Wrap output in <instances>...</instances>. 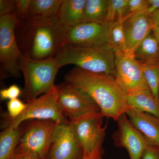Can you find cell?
Listing matches in <instances>:
<instances>
[{"label": "cell", "instance_id": "6da1fadb", "mask_svg": "<svg viewBox=\"0 0 159 159\" xmlns=\"http://www.w3.org/2000/svg\"><path fill=\"white\" fill-rule=\"evenodd\" d=\"M68 83L89 96L99 107L104 117L117 121L131 107L127 95L119 87L115 79L76 67L65 76Z\"/></svg>", "mask_w": 159, "mask_h": 159}, {"label": "cell", "instance_id": "7a4b0ae2", "mask_svg": "<svg viewBox=\"0 0 159 159\" xmlns=\"http://www.w3.org/2000/svg\"><path fill=\"white\" fill-rule=\"evenodd\" d=\"M66 28L56 17L18 21L16 36L23 56L34 60L55 57L61 48Z\"/></svg>", "mask_w": 159, "mask_h": 159}, {"label": "cell", "instance_id": "3957f363", "mask_svg": "<svg viewBox=\"0 0 159 159\" xmlns=\"http://www.w3.org/2000/svg\"><path fill=\"white\" fill-rule=\"evenodd\" d=\"M61 67L73 64L84 70L115 79L116 55L107 44L94 46H68L55 56Z\"/></svg>", "mask_w": 159, "mask_h": 159}, {"label": "cell", "instance_id": "277c9868", "mask_svg": "<svg viewBox=\"0 0 159 159\" xmlns=\"http://www.w3.org/2000/svg\"><path fill=\"white\" fill-rule=\"evenodd\" d=\"M20 67L25 80L21 96L27 102L56 88L55 78L61 68L56 57L34 60L23 56Z\"/></svg>", "mask_w": 159, "mask_h": 159}, {"label": "cell", "instance_id": "5b68a950", "mask_svg": "<svg viewBox=\"0 0 159 159\" xmlns=\"http://www.w3.org/2000/svg\"><path fill=\"white\" fill-rule=\"evenodd\" d=\"M15 16H0V74L1 79L21 76L20 62L23 55L19 47L16 28Z\"/></svg>", "mask_w": 159, "mask_h": 159}, {"label": "cell", "instance_id": "8992f818", "mask_svg": "<svg viewBox=\"0 0 159 159\" xmlns=\"http://www.w3.org/2000/svg\"><path fill=\"white\" fill-rule=\"evenodd\" d=\"M57 85L53 90L27 102L26 107L17 118L10 119L5 115L2 129L18 127L23 122L33 120H50L60 123L67 119L60 110L57 104Z\"/></svg>", "mask_w": 159, "mask_h": 159}, {"label": "cell", "instance_id": "52a82bcc", "mask_svg": "<svg viewBox=\"0 0 159 159\" xmlns=\"http://www.w3.org/2000/svg\"><path fill=\"white\" fill-rule=\"evenodd\" d=\"M24 126L22 135L15 152H29L45 159L52 135L57 123L50 120H30Z\"/></svg>", "mask_w": 159, "mask_h": 159}, {"label": "cell", "instance_id": "ba28073f", "mask_svg": "<svg viewBox=\"0 0 159 159\" xmlns=\"http://www.w3.org/2000/svg\"><path fill=\"white\" fill-rule=\"evenodd\" d=\"M57 88L58 107L69 121L86 114L100 112L99 107L89 96L68 83H62Z\"/></svg>", "mask_w": 159, "mask_h": 159}, {"label": "cell", "instance_id": "9c48e42d", "mask_svg": "<svg viewBox=\"0 0 159 159\" xmlns=\"http://www.w3.org/2000/svg\"><path fill=\"white\" fill-rule=\"evenodd\" d=\"M104 117L101 112H98L86 114L70 121L84 154L91 153L98 145L102 144L107 127V123L102 125Z\"/></svg>", "mask_w": 159, "mask_h": 159}, {"label": "cell", "instance_id": "30bf717a", "mask_svg": "<svg viewBox=\"0 0 159 159\" xmlns=\"http://www.w3.org/2000/svg\"><path fill=\"white\" fill-rule=\"evenodd\" d=\"M115 55V80L126 95L149 89L141 64L136 59L134 54Z\"/></svg>", "mask_w": 159, "mask_h": 159}, {"label": "cell", "instance_id": "8fae6325", "mask_svg": "<svg viewBox=\"0 0 159 159\" xmlns=\"http://www.w3.org/2000/svg\"><path fill=\"white\" fill-rule=\"evenodd\" d=\"M83 149L69 120L57 123L45 159H82Z\"/></svg>", "mask_w": 159, "mask_h": 159}, {"label": "cell", "instance_id": "7c38bea8", "mask_svg": "<svg viewBox=\"0 0 159 159\" xmlns=\"http://www.w3.org/2000/svg\"><path fill=\"white\" fill-rule=\"evenodd\" d=\"M110 25L105 23L84 22L66 28L61 48L66 46H94L107 44Z\"/></svg>", "mask_w": 159, "mask_h": 159}, {"label": "cell", "instance_id": "4fadbf2b", "mask_svg": "<svg viewBox=\"0 0 159 159\" xmlns=\"http://www.w3.org/2000/svg\"><path fill=\"white\" fill-rule=\"evenodd\" d=\"M118 128L113 135L114 144L127 150L129 159H142L145 149L149 146L148 141L131 123L126 114L116 121Z\"/></svg>", "mask_w": 159, "mask_h": 159}, {"label": "cell", "instance_id": "5bb4252c", "mask_svg": "<svg viewBox=\"0 0 159 159\" xmlns=\"http://www.w3.org/2000/svg\"><path fill=\"white\" fill-rule=\"evenodd\" d=\"M129 54L136 48L152 31L151 16L145 12L131 16L123 22Z\"/></svg>", "mask_w": 159, "mask_h": 159}, {"label": "cell", "instance_id": "9a60e30c", "mask_svg": "<svg viewBox=\"0 0 159 159\" xmlns=\"http://www.w3.org/2000/svg\"><path fill=\"white\" fill-rule=\"evenodd\" d=\"M132 125L143 135L149 145L159 148V119L131 108L125 114Z\"/></svg>", "mask_w": 159, "mask_h": 159}, {"label": "cell", "instance_id": "2e32d148", "mask_svg": "<svg viewBox=\"0 0 159 159\" xmlns=\"http://www.w3.org/2000/svg\"><path fill=\"white\" fill-rule=\"evenodd\" d=\"M86 0H63L56 18L60 25L66 28L82 21Z\"/></svg>", "mask_w": 159, "mask_h": 159}, {"label": "cell", "instance_id": "e0dca14e", "mask_svg": "<svg viewBox=\"0 0 159 159\" xmlns=\"http://www.w3.org/2000/svg\"><path fill=\"white\" fill-rule=\"evenodd\" d=\"M127 100L131 108L150 114L159 119V102L149 89L128 94Z\"/></svg>", "mask_w": 159, "mask_h": 159}, {"label": "cell", "instance_id": "ac0fdd59", "mask_svg": "<svg viewBox=\"0 0 159 159\" xmlns=\"http://www.w3.org/2000/svg\"><path fill=\"white\" fill-rule=\"evenodd\" d=\"M134 54L136 59L142 64H159V44L152 31L140 43Z\"/></svg>", "mask_w": 159, "mask_h": 159}, {"label": "cell", "instance_id": "d6986e66", "mask_svg": "<svg viewBox=\"0 0 159 159\" xmlns=\"http://www.w3.org/2000/svg\"><path fill=\"white\" fill-rule=\"evenodd\" d=\"M63 0H31L29 19L44 20L57 16Z\"/></svg>", "mask_w": 159, "mask_h": 159}, {"label": "cell", "instance_id": "ffe728a7", "mask_svg": "<svg viewBox=\"0 0 159 159\" xmlns=\"http://www.w3.org/2000/svg\"><path fill=\"white\" fill-rule=\"evenodd\" d=\"M24 126L8 127L0 134V159H10L21 138Z\"/></svg>", "mask_w": 159, "mask_h": 159}, {"label": "cell", "instance_id": "44dd1931", "mask_svg": "<svg viewBox=\"0 0 159 159\" xmlns=\"http://www.w3.org/2000/svg\"><path fill=\"white\" fill-rule=\"evenodd\" d=\"M108 3V0H86L81 23H105Z\"/></svg>", "mask_w": 159, "mask_h": 159}, {"label": "cell", "instance_id": "7402d4cb", "mask_svg": "<svg viewBox=\"0 0 159 159\" xmlns=\"http://www.w3.org/2000/svg\"><path fill=\"white\" fill-rule=\"evenodd\" d=\"M123 21H119L110 25L107 44L115 55L129 54L123 26Z\"/></svg>", "mask_w": 159, "mask_h": 159}, {"label": "cell", "instance_id": "603a6c76", "mask_svg": "<svg viewBox=\"0 0 159 159\" xmlns=\"http://www.w3.org/2000/svg\"><path fill=\"white\" fill-rule=\"evenodd\" d=\"M128 0H108L105 23L111 24L123 21Z\"/></svg>", "mask_w": 159, "mask_h": 159}, {"label": "cell", "instance_id": "cb8c5ba5", "mask_svg": "<svg viewBox=\"0 0 159 159\" xmlns=\"http://www.w3.org/2000/svg\"><path fill=\"white\" fill-rule=\"evenodd\" d=\"M140 64L147 85L159 102V64L147 65Z\"/></svg>", "mask_w": 159, "mask_h": 159}, {"label": "cell", "instance_id": "d4e9b609", "mask_svg": "<svg viewBox=\"0 0 159 159\" xmlns=\"http://www.w3.org/2000/svg\"><path fill=\"white\" fill-rule=\"evenodd\" d=\"M147 3V0H128L123 21L131 16L145 12Z\"/></svg>", "mask_w": 159, "mask_h": 159}, {"label": "cell", "instance_id": "484cf974", "mask_svg": "<svg viewBox=\"0 0 159 159\" xmlns=\"http://www.w3.org/2000/svg\"><path fill=\"white\" fill-rule=\"evenodd\" d=\"M8 113L6 116L10 119L17 118L22 113L26 107V103L16 98L9 100L7 103Z\"/></svg>", "mask_w": 159, "mask_h": 159}, {"label": "cell", "instance_id": "4316f807", "mask_svg": "<svg viewBox=\"0 0 159 159\" xmlns=\"http://www.w3.org/2000/svg\"><path fill=\"white\" fill-rule=\"evenodd\" d=\"M31 0H16L15 16L18 21L29 18V9Z\"/></svg>", "mask_w": 159, "mask_h": 159}, {"label": "cell", "instance_id": "83f0119b", "mask_svg": "<svg viewBox=\"0 0 159 159\" xmlns=\"http://www.w3.org/2000/svg\"><path fill=\"white\" fill-rule=\"evenodd\" d=\"M22 90L16 84H12L8 88L2 89L0 91V97L2 100H11L18 98L21 96Z\"/></svg>", "mask_w": 159, "mask_h": 159}, {"label": "cell", "instance_id": "f1b7e54d", "mask_svg": "<svg viewBox=\"0 0 159 159\" xmlns=\"http://www.w3.org/2000/svg\"><path fill=\"white\" fill-rule=\"evenodd\" d=\"M16 0H0V16L15 15Z\"/></svg>", "mask_w": 159, "mask_h": 159}, {"label": "cell", "instance_id": "f546056e", "mask_svg": "<svg viewBox=\"0 0 159 159\" xmlns=\"http://www.w3.org/2000/svg\"><path fill=\"white\" fill-rule=\"evenodd\" d=\"M142 159H159V148L149 145L145 149Z\"/></svg>", "mask_w": 159, "mask_h": 159}, {"label": "cell", "instance_id": "4dcf8cb0", "mask_svg": "<svg viewBox=\"0 0 159 159\" xmlns=\"http://www.w3.org/2000/svg\"><path fill=\"white\" fill-rule=\"evenodd\" d=\"M10 159H42L37 155L29 152H15Z\"/></svg>", "mask_w": 159, "mask_h": 159}, {"label": "cell", "instance_id": "1f68e13d", "mask_svg": "<svg viewBox=\"0 0 159 159\" xmlns=\"http://www.w3.org/2000/svg\"><path fill=\"white\" fill-rule=\"evenodd\" d=\"M104 150L102 147V144L97 146L91 153L89 154H84L82 159H103Z\"/></svg>", "mask_w": 159, "mask_h": 159}, {"label": "cell", "instance_id": "d6a6232c", "mask_svg": "<svg viewBox=\"0 0 159 159\" xmlns=\"http://www.w3.org/2000/svg\"><path fill=\"white\" fill-rule=\"evenodd\" d=\"M159 9V0H147L145 13L151 16Z\"/></svg>", "mask_w": 159, "mask_h": 159}, {"label": "cell", "instance_id": "836d02e7", "mask_svg": "<svg viewBox=\"0 0 159 159\" xmlns=\"http://www.w3.org/2000/svg\"><path fill=\"white\" fill-rule=\"evenodd\" d=\"M151 20L153 27L159 28V9L151 16Z\"/></svg>", "mask_w": 159, "mask_h": 159}, {"label": "cell", "instance_id": "e575fe53", "mask_svg": "<svg viewBox=\"0 0 159 159\" xmlns=\"http://www.w3.org/2000/svg\"><path fill=\"white\" fill-rule=\"evenodd\" d=\"M152 32L155 37H156L159 45V28L158 27H153L152 29Z\"/></svg>", "mask_w": 159, "mask_h": 159}]
</instances>
